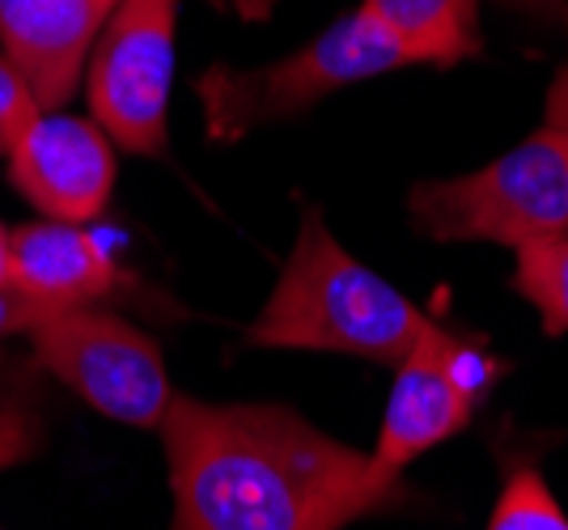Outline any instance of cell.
I'll list each match as a JSON object with an SVG mask.
<instances>
[{
	"label": "cell",
	"instance_id": "cell-1",
	"mask_svg": "<svg viewBox=\"0 0 568 530\" xmlns=\"http://www.w3.org/2000/svg\"><path fill=\"white\" fill-rule=\"evenodd\" d=\"M170 530H344L412 501L399 471L281 404L179 395L166 425Z\"/></svg>",
	"mask_w": 568,
	"mask_h": 530
},
{
	"label": "cell",
	"instance_id": "cell-2",
	"mask_svg": "<svg viewBox=\"0 0 568 530\" xmlns=\"http://www.w3.org/2000/svg\"><path fill=\"white\" fill-rule=\"evenodd\" d=\"M433 327L437 323L420 306L332 238L318 208H306L281 281L251 323L246 344L399 365Z\"/></svg>",
	"mask_w": 568,
	"mask_h": 530
},
{
	"label": "cell",
	"instance_id": "cell-3",
	"mask_svg": "<svg viewBox=\"0 0 568 530\" xmlns=\"http://www.w3.org/2000/svg\"><path fill=\"white\" fill-rule=\"evenodd\" d=\"M395 69H412L407 51L369 13L353 9L335 18L318 39H310L306 48L288 51L284 60L255 69H230V64L204 69L195 77V98L204 111L209 141H237L255 128L302 115L356 81Z\"/></svg>",
	"mask_w": 568,
	"mask_h": 530
},
{
	"label": "cell",
	"instance_id": "cell-4",
	"mask_svg": "<svg viewBox=\"0 0 568 530\" xmlns=\"http://www.w3.org/2000/svg\"><path fill=\"white\" fill-rule=\"evenodd\" d=\"M412 225L433 242H530L568 234V132L544 123L497 162L433 179L407 195Z\"/></svg>",
	"mask_w": 568,
	"mask_h": 530
},
{
	"label": "cell",
	"instance_id": "cell-5",
	"mask_svg": "<svg viewBox=\"0 0 568 530\" xmlns=\"http://www.w3.org/2000/svg\"><path fill=\"white\" fill-rule=\"evenodd\" d=\"M34 348V361L55 374L72 395L102 416L132 429H162L174 390L158 339L144 336L128 318L98 306L81 310H34L22 332Z\"/></svg>",
	"mask_w": 568,
	"mask_h": 530
},
{
	"label": "cell",
	"instance_id": "cell-6",
	"mask_svg": "<svg viewBox=\"0 0 568 530\" xmlns=\"http://www.w3.org/2000/svg\"><path fill=\"white\" fill-rule=\"evenodd\" d=\"M179 9L183 0H119L90 55L85 69L90 120L123 153L136 157L166 153Z\"/></svg>",
	"mask_w": 568,
	"mask_h": 530
},
{
	"label": "cell",
	"instance_id": "cell-7",
	"mask_svg": "<svg viewBox=\"0 0 568 530\" xmlns=\"http://www.w3.org/2000/svg\"><path fill=\"white\" fill-rule=\"evenodd\" d=\"M505 361L484 353L471 339L454 336L446 327H433L399 365L395 386L382 411L378 441L369 455L386 471H399L407 462L428 455L433 446L458 437L471 425L479 399L497 386Z\"/></svg>",
	"mask_w": 568,
	"mask_h": 530
},
{
	"label": "cell",
	"instance_id": "cell-8",
	"mask_svg": "<svg viewBox=\"0 0 568 530\" xmlns=\"http://www.w3.org/2000/svg\"><path fill=\"white\" fill-rule=\"evenodd\" d=\"M4 162L9 183L43 213V221L64 225L94 221L119 179L115 141L94 120L60 111H39Z\"/></svg>",
	"mask_w": 568,
	"mask_h": 530
},
{
	"label": "cell",
	"instance_id": "cell-9",
	"mask_svg": "<svg viewBox=\"0 0 568 530\" xmlns=\"http://www.w3.org/2000/svg\"><path fill=\"white\" fill-rule=\"evenodd\" d=\"M119 0H0V55L22 73L39 111H60L90 69Z\"/></svg>",
	"mask_w": 568,
	"mask_h": 530
},
{
	"label": "cell",
	"instance_id": "cell-10",
	"mask_svg": "<svg viewBox=\"0 0 568 530\" xmlns=\"http://www.w3.org/2000/svg\"><path fill=\"white\" fill-rule=\"evenodd\" d=\"M9 289L30 310H81L123 293V272L98 234L64 221H30L13 230Z\"/></svg>",
	"mask_w": 568,
	"mask_h": 530
},
{
	"label": "cell",
	"instance_id": "cell-11",
	"mask_svg": "<svg viewBox=\"0 0 568 530\" xmlns=\"http://www.w3.org/2000/svg\"><path fill=\"white\" fill-rule=\"evenodd\" d=\"M361 13L407 51L412 64L454 69L479 55V0H361Z\"/></svg>",
	"mask_w": 568,
	"mask_h": 530
},
{
	"label": "cell",
	"instance_id": "cell-12",
	"mask_svg": "<svg viewBox=\"0 0 568 530\" xmlns=\"http://www.w3.org/2000/svg\"><path fill=\"white\" fill-rule=\"evenodd\" d=\"M509 285L535 306L547 336H568V234L521 246Z\"/></svg>",
	"mask_w": 568,
	"mask_h": 530
},
{
	"label": "cell",
	"instance_id": "cell-13",
	"mask_svg": "<svg viewBox=\"0 0 568 530\" xmlns=\"http://www.w3.org/2000/svg\"><path fill=\"white\" fill-rule=\"evenodd\" d=\"M488 530H568V513L539 476V467L518 462L500 483Z\"/></svg>",
	"mask_w": 568,
	"mask_h": 530
},
{
	"label": "cell",
	"instance_id": "cell-14",
	"mask_svg": "<svg viewBox=\"0 0 568 530\" xmlns=\"http://www.w3.org/2000/svg\"><path fill=\"white\" fill-rule=\"evenodd\" d=\"M43 446V416L34 395L13 374H0V471L39 455Z\"/></svg>",
	"mask_w": 568,
	"mask_h": 530
},
{
	"label": "cell",
	"instance_id": "cell-15",
	"mask_svg": "<svg viewBox=\"0 0 568 530\" xmlns=\"http://www.w3.org/2000/svg\"><path fill=\"white\" fill-rule=\"evenodd\" d=\"M39 115V102L30 94L22 73L0 55V157H9L13 145L22 141V132Z\"/></svg>",
	"mask_w": 568,
	"mask_h": 530
},
{
	"label": "cell",
	"instance_id": "cell-16",
	"mask_svg": "<svg viewBox=\"0 0 568 530\" xmlns=\"http://www.w3.org/2000/svg\"><path fill=\"white\" fill-rule=\"evenodd\" d=\"M497 4L544 26H568V0H497Z\"/></svg>",
	"mask_w": 568,
	"mask_h": 530
},
{
	"label": "cell",
	"instance_id": "cell-17",
	"mask_svg": "<svg viewBox=\"0 0 568 530\" xmlns=\"http://www.w3.org/2000/svg\"><path fill=\"white\" fill-rule=\"evenodd\" d=\"M30 318H34V310L26 306L18 293L0 289V339H4V336H22L26 327H30Z\"/></svg>",
	"mask_w": 568,
	"mask_h": 530
},
{
	"label": "cell",
	"instance_id": "cell-18",
	"mask_svg": "<svg viewBox=\"0 0 568 530\" xmlns=\"http://www.w3.org/2000/svg\"><path fill=\"white\" fill-rule=\"evenodd\" d=\"M547 123L568 132V60L560 64V73H556L551 90H547Z\"/></svg>",
	"mask_w": 568,
	"mask_h": 530
},
{
	"label": "cell",
	"instance_id": "cell-19",
	"mask_svg": "<svg viewBox=\"0 0 568 530\" xmlns=\"http://www.w3.org/2000/svg\"><path fill=\"white\" fill-rule=\"evenodd\" d=\"M9 264H13V230L0 221V289H9Z\"/></svg>",
	"mask_w": 568,
	"mask_h": 530
}]
</instances>
